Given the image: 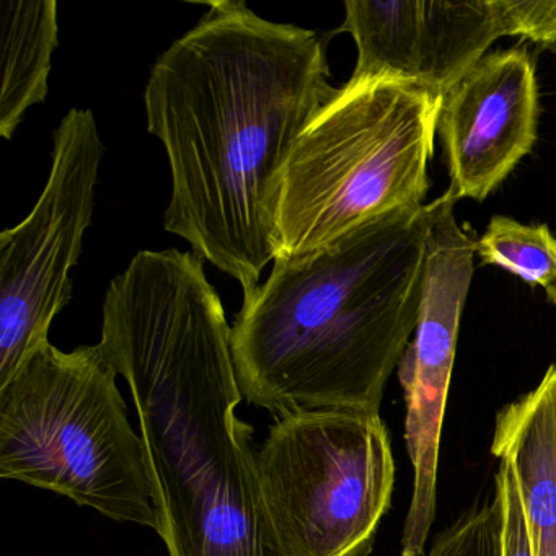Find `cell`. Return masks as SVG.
I'll return each mask as SVG.
<instances>
[{"label": "cell", "instance_id": "1", "mask_svg": "<svg viewBox=\"0 0 556 556\" xmlns=\"http://www.w3.org/2000/svg\"><path fill=\"white\" fill-rule=\"evenodd\" d=\"M327 40L265 21L245 2H210L159 56L148 131L172 172L167 232L237 279L243 299L276 260L282 178L312 119L337 96Z\"/></svg>", "mask_w": 556, "mask_h": 556}, {"label": "cell", "instance_id": "2", "mask_svg": "<svg viewBox=\"0 0 556 556\" xmlns=\"http://www.w3.org/2000/svg\"><path fill=\"white\" fill-rule=\"evenodd\" d=\"M106 359L128 383L157 533L170 556H286L237 416L232 328L204 258L144 250L103 301Z\"/></svg>", "mask_w": 556, "mask_h": 556}, {"label": "cell", "instance_id": "3", "mask_svg": "<svg viewBox=\"0 0 556 556\" xmlns=\"http://www.w3.org/2000/svg\"><path fill=\"white\" fill-rule=\"evenodd\" d=\"M426 265V204L366 220L301 258L275 260L232 327L243 399L276 418L379 413L418 324Z\"/></svg>", "mask_w": 556, "mask_h": 556}, {"label": "cell", "instance_id": "4", "mask_svg": "<svg viewBox=\"0 0 556 556\" xmlns=\"http://www.w3.org/2000/svg\"><path fill=\"white\" fill-rule=\"evenodd\" d=\"M442 102L405 80H348L338 89L286 167L276 260L301 258L374 217L425 206Z\"/></svg>", "mask_w": 556, "mask_h": 556}, {"label": "cell", "instance_id": "5", "mask_svg": "<svg viewBox=\"0 0 556 556\" xmlns=\"http://www.w3.org/2000/svg\"><path fill=\"white\" fill-rule=\"evenodd\" d=\"M102 346L47 341L0 386V477L157 532L141 435Z\"/></svg>", "mask_w": 556, "mask_h": 556}, {"label": "cell", "instance_id": "6", "mask_svg": "<svg viewBox=\"0 0 556 556\" xmlns=\"http://www.w3.org/2000/svg\"><path fill=\"white\" fill-rule=\"evenodd\" d=\"M263 501L286 556H367L392 501L395 460L379 413L276 418L256 451Z\"/></svg>", "mask_w": 556, "mask_h": 556}, {"label": "cell", "instance_id": "7", "mask_svg": "<svg viewBox=\"0 0 556 556\" xmlns=\"http://www.w3.org/2000/svg\"><path fill=\"white\" fill-rule=\"evenodd\" d=\"M105 146L90 110H70L53 132V165L40 200L0 233V386L47 343L73 299L71 269L92 226Z\"/></svg>", "mask_w": 556, "mask_h": 556}, {"label": "cell", "instance_id": "8", "mask_svg": "<svg viewBox=\"0 0 556 556\" xmlns=\"http://www.w3.org/2000/svg\"><path fill=\"white\" fill-rule=\"evenodd\" d=\"M451 190L426 204L428 265L415 333L399 363L405 392V439L415 470L412 503L402 535V556H421L438 507L442 422L457 350L462 311L470 289L477 242L454 216Z\"/></svg>", "mask_w": 556, "mask_h": 556}, {"label": "cell", "instance_id": "9", "mask_svg": "<svg viewBox=\"0 0 556 556\" xmlns=\"http://www.w3.org/2000/svg\"><path fill=\"white\" fill-rule=\"evenodd\" d=\"M344 11L338 34L357 48L351 83L405 80L445 97L506 37L496 0H346Z\"/></svg>", "mask_w": 556, "mask_h": 556}, {"label": "cell", "instance_id": "10", "mask_svg": "<svg viewBox=\"0 0 556 556\" xmlns=\"http://www.w3.org/2000/svg\"><path fill=\"white\" fill-rule=\"evenodd\" d=\"M535 66L523 48L484 56L444 97L438 132L457 200L483 201L532 151L539 123Z\"/></svg>", "mask_w": 556, "mask_h": 556}, {"label": "cell", "instance_id": "11", "mask_svg": "<svg viewBox=\"0 0 556 556\" xmlns=\"http://www.w3.org/2000/svg\"><path fill=\"white\" fill-rule=\"evenodd\" d=\"M491 454L509 462L533 556H556V363L532 392L500 409Z\"/></svg>", "mask_w": 556, "mask_h": 556}, {"label": "cell", "instance_id": "12", "mask_svg": "<svg viewBox=\"0 0 556 556\" xmlns=\"http://www.w3.org/2000/svg\"><path fill=\"white\" fill-rule=\"evenodd\" d=\"M0 136L14 138L28 110L48 96L58 48L56 0H2Z\"/></svg>", "mask_w": 556, "mask_h": 556}, {"label": "cell", "instance_id": "13", "mask_svg": "<svg viewBox=\"0 0 556 556\" xmlns=\"http://www.w3.org/2000/svg\"><path fill=\"white\" fill-rule=\"evenodd\" d=\"M477 255L483 265L500 266L527 285L546 289L556 282V239L545 224L523 226L493 216L477 240Z\"/></svg>", "mask_w": 556, "mask_h": 556}, {"label": "cell", "instance_id": "14", "mask_svg": "<svg viewBox=\"0 0 556 556\" xmlns=\"http://www.w3.org/2000/svg\"><path fill=\"white\" fill-rule=\"evenodd\" d=\"M428 556H501V514L497 501L465 510L439 533Z\"/></svg>", "mask_w": 556, "mask_h": 556}, {"label": "cell", "instance_id": "15", "mask_svg": "<svg viewBox=\"0 0 556 556\" xmlns=\"http://www.w3.org/2000/svg\"><path fill=\"white\" fill-rule=\"evenodd\" d=\"M506 37H522L556 53V0H496Z\"/></svg>", "mask_w": 556, "mask_h": 556}, {"label": "cell", "instance_id": "16", "mask_svg": "<svg viewBox=\"0 0 556 556\" xmlns=\"http://www.w3.org/2000/svg\"><path fill=\"white\" fill-rule=\"evenodd\" d=\"M494 497L501 514V556H533L522 497L509 462L500 460Z\"/></svg>", "mask_w": 556, "mask_h": 556}, {"label": "cell", "instance_id": "17", "mask_svg": "<svg viewBox=\"0 0 556 556\" xmlns=\"http://www.w3.org/2000/svg\"><path fill=\"white\" fill-rule=\"evenodd\" d=\"M546 291V298H548V301L552 302L553 305H555L556 308V282L553 286H549V288L545 289Z\"/></svg>", "mask_w": 556, "mask_h": 556}]
</instances>
